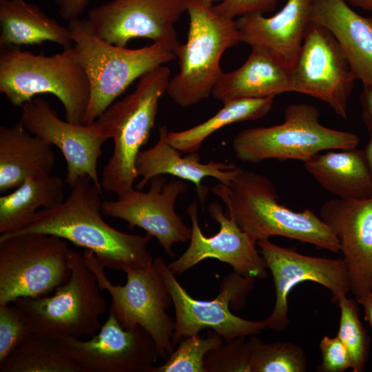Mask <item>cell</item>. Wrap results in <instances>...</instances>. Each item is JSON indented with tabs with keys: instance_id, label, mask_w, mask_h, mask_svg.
Wrapping results in <instances>:
<instances>
[{
	"instance_id": "4",
	"label": "cell",
	"mask_w": 372,
	"mask_h": 372,
	"mask_svg": "<svg viewBox=\"0 0 372 372\" xmlns=\"http://www.w3.org/2000/svg\"><path fill=\"white\" fill-rule=\"evenodd\" d=\"M0 93L13 106H20L41 94H51L62 103L66 121L83 124L90 87L74 46L45 56L1 48Z\"/></svg>"
},
{
	"instance_id": "41",
	"label": "cell",
	"mask_w": 372,
	"mask_h": 372,
	"mask_svg": "<svg viewBox=\"0 0 372 372\" xmlns=\"http://www.w3.org/2000/svg\"><path fill=\"white\" fill-rule=\"evenodd\" d=\"M364 152L367 163L372 174V134L370 135L369 141H368Z\"/></svg>"
},
{
	"instance_id": "27",
	"label": "cell",
	"mask_w": 372,
	"mask_h": 372,
	"mask_svg": "<svg viewBox=\"0 0 372 372\" xmlns=\"http://www.w3.org/2000/svg\"><path fill=\"white\" fill-rule=\"evenodd\" d=\"M65 183L61 177L52 174L28 176L12 192L1 196V235L22 229L40 209L64 202Z\"/></svg>"
},
{
	"instance_id": "25",
	"label": "cell",
	"mask_w": 372,
	"mask_h": 372,
	"mask_svg": "<svg viewBox=\"0 0 372 372\" xmlns=\"http://www.w3.org/2000/svg\"><path fill=\"white\" fill-rule=\"evenodd\" d=\"M307 172L326 191L344 200L372 197V174L364 150L331 149L304 163Z\"/></svg>"
},
{
	"instance_id": "36",
	"label": "cell",
	"mask_w": 372,
	"mask_h": 372,
	"mask_svg": "<svg viewBox=\"0 0 372 372\" xmlns=\"http://www.w3.org/2000/svg\"><path fill=\"white\" fill-rule=\"evenodd\" d=\"M277 4V0H223L213 6L216 14L227 19H234L236 17L260 12H271Z\"/></svg>"
},
{
	"instance_id": "9",
	"label": "cell",
	"mask_w": 372,
	"mask_h": 372,
	"mask_svg": "<svg viewBox=\"0 0 372 372\" xmlns=\"http://www.w3.org/2000/svg\"><path fill=\"white\" fill-rule=\"evenodd\" d=\"M83 256L100 289L110 295L109 312L125 329L142 327L153 338L159 358L166 360L174 350L172 339L175 320L166 311L173 300L154 260L146 268L127 271L126 283L120 285L107 278L105 267L92 251L85 249Z\"/></svg>"
},
{
	"instance_id": "23",
	"label": "cell",
	"mask_w": 372,
	"mask_h": 372,
	"mask_svg": "<svg viewBox=\"0 0 372 372\" xmlns=\"http://www.w3.org/2000/svg\"><path fill=\"white\" fill-rule=\"evenodd\" d=\"M250 54L238 69L223 72L211 95L223 103L241 98H265L292 92L291 70L273 52L251 46Z\"/></svg>"
},
{
	"instance_id": "29",
	"label": "cell",
	"mask_w": 372,
	"mask_h": 372,
	"mask_svg": "<svg viewBox=\"0 0 372 372\" xmlns=\"http://www.w3.org/2000/svg\"><path fill=\"white\" fill-rule=\"evenodd\" d=\"M0 372H81L57 340L32 333L0 362Z\"/></svg>"
},
{
	"instance_id": "38",
	"label": "cell",
	"mask_w": 372,
	"mask_h": 372,
	"mask_svg": "<svg viewBox=\"0 0 372 372\" xmlns=\"http://www.w3.org/2000/svg\"><path fill=\"white\" fill-rule=\"evenodd\" d=\"M360 101L362 120L371 135L372 134V86L363 85Z\"/></svg>"
},
{
	"instance_id": "1",
	"label": "cell",
	"mask_w": 372,
	"mask_h": 372,
	"mask_svg": "<svg viewBox=\"0 0 372 372\" xmlns=\"http://www.w3.org/2000/svg\"><path fill=\"white\" fill-rule=\"evenodd\" d=\"M70 187L64 202L40 209L25 227L8 235H54L92 251L105 268L125 273L146 268L153 262L148 251L152 236L125 233L108 225L101 216L103 191L88 176H81Z\"/></svg>"
},
{
	"instance_id": "8",
	"label": "cell",
	"mask_w": 372,
	"mask_h": 372,
	"mask_svg": "<svg viewBox=\"0 0 372 372\" xmlns=\"http://www.w3.org/2000/svg\"><path fill=\"white\" fill-rule=\"evenodd\" d=\"M319 119L315 106L291 104L285 110L283 123L239 132L232 140L234 154L239 161L251 163L269 159L304 163L322 152L358 147L357 134L327 127Z\"/></svg>"
},
{
	"instance_id": "2",
	"label": "cell",
	"mask_w": 372,
	"mask_h": 372,
	"mask_svg": "<svg viewBox=\"0 0 372 372\" xmlns=\"http://www.w3.org/2000/svg\"><path fill=\"white\" fill-rule=\"evenodd\" d=\"M211 192L256 244L278 236L340 252L338 240L320 217L310 209L294 211L279 203L275 185L262 174L240 169L228 185L220 183Z\"/></svg>"
},
{
	"instance_id": "7",
	"label": "cell",
	"mask_w": 372,
	"mask_h": 372,
	"mask_svg": "<svg viewBox=\"0 0 372 372\" xmlns=\"http://www.w3.org/2000/svg\"><path fill=\"white\" fill-rule=\"evenodd\" d=\"M70 275L53 295L19 298L14 304L32 333L58 340L92 336L101 329L100 317L107 311L96 278L83 255L71 249Z\"/></svg>"
},
{
	"instance_id": "6",
	"label": "cell",
	"mask_w": 372,
	"mask_h": 372,
	"mask_svg": "<svg viewBox=\"0 0 372 372\" xmlns=\"http://www.w3.org/2000/svg\"><path fill=\"white\" fill-rule=\"evenodd\" d=\"M189 24L187 39L175 54L179 72L169 81L167 93L178 105L187 107L209 97L223 72V53L240 41L234 19L221 17L206 0H184Z\"/></svg>"
},
{
	"instance_id": "21",
	"label": "cell",
	"mask_w": 372,
	"mask_h": 372,
	"mask_svg": "<svg viewBox=\"0 0 372 372\" xmlns=\"http://www.w3.org/2000/svg\"><path fill=\"white\" fill-rule=\"evenodd\" d=\"M166 125L159 127L158 139L152 147L141 150L137 155L135 167L141 180L134 186L142 190L151 178L158 175L169 174L194 184L198 198L205 203L208 190L203 185L206 177H212L228 185L241 168L232 163L209 161L203 163L197 152L182 156L181 152L168 141Z\"/></svg>"
},
{
	"instance_id": "16",
	"label": "cell",
	"mask_w": 372,
	"mask_h": 372,
	"mask_svg": "<svg viewBox=\"0 0 372 372\" xmlns=\"http://www.w3.org/2000/svg\"><path fill=\"white\" fill-rule=\"evenodd\" d=\"M187 188L180 178L167 182L163 175H158L149 180L147 192L134 187L116 200L103 201L102 213L126 221L130 228L143 229L158 240L167 256L173 257V245L187 242L191 238L192 228L175 210L178 196Z\"/></svg>"
},
{
	"instance_id": "3",
	"label": "cell",
	"mask_w": 372,
	"mask_h": 372,
	"mask_svg": "<svg viewBox=\"0 0 372 372\" xmlns=\"http://www.w3.org/2000/svg\"><path fill=\"white\" fill-rule=\"evenodd\" d=\"M171 71L158 66L143 74L135 90L113 103L93 123L114 142L113 152L103 167L101 185L117 197L134 188L135 163L154 128L159 101L167 92Z\"/></svg>"
},
{
	"instance_id": "30",
	"label": "cell",
	"mask_w": 372,
	"mask_h": 372,
	"mask_svg": "<svg viewBox=\"0 0 372 372\" xmlns=\"http://www.w3.org/2000/svg\"><path fill=\"white\" fill-rule=\"evenodd\" d=\"M251 372H305L307 360L303 348L290 342H263L254 335Z\"/></svg>"
},
{
	"instance_id": "40",
	"label": "cell",
	"mask_w": 372,
	"mask_h": 372,
	"mask_svg": "<svg viewBox=\"0 0 372 372\" xmlns=\"http://www.w3.org/2000/svg\"><path fill=\"white\" fill-rule=\"evenodd\" d=\"M353 7L366 11H372V0H346Z\"/></svg>"
},
{
	"instance_id": "32",
	"label": "cell",
	"mask_w": 372,
	"mask_h": 372,
	"mask_svg": "<svg viewBox=\"0 0 372 372\" xmlns=\"http://www.w3.org/2000/svg\"><path fill=\"white\" fill-rule=\"evenodd\" d=\"M223 342V337L214 331H208L205 338L199 334L182 338L165 362L154 366L151 372H205V355Z\"/></svg>"
},
{
	"instance_id": "26",
	"label": "cell",
	"mask_w": 372,
	"mask_h": 372,
	"mask_svg": "<svg viewBox=\"0 0 372 372\" xmlns=\"http://www.w3.org/2000/svg\"><path fill=\"white\" fill-rule=\"evenodd\" d=\"M0 47H20L55 43L68 48L74 42L71 32L48 17L34 3L24 0H0Z\"/></svg>"
},
{
	"instance_id": "19",
	"label": "cell",
	"mask_w": 372,
	"mask_h": 372,
	"mask_svg": "<svg viewBox=\"0 0 372 372\" xmlns=\"http://www.w3.org/2000/svg\"><path fill=\"white\" fill-rule=\"evenodd\" d=\"M320 218L339 241L348 269L350 291L361 304L372 279V197L325 202Z\"/></svg>"
},
{
	"instance_id": "20",
	"label": "cell",
	"mask_w": 372,
	"mask_h": 372,
	"mask_svg": "<svg viewBox=\"0 0 372 372\" xmlns=\"http://www.w3.org/2000/svg\"><path fill=\"white\" fill-rule=\"evenodd\" d=\"M313 0H287L282 9L266 17L250 12L236 21L240 42L264 46L292 70L311 23Z\"/></svg>"
},
{
	"instance_id": "33",
	"label": "cell",
	"mask_w": 372,
	"mask_h": 372,
	"mask_svg": "<svg viewBox=\"0 0 372 372\" xmlns=\"http://www.w3.org/2000/svg\"><path fill=\"white\" fill-rule=\"evenodd\" d=\"M254 335L241 336L223 342L205 357V372H251Z\"/></svg>"
},
{
	"instance_id": "34",
	"label": "cell",
	"mask_w": 372,
	"mask_h": 372,
	"mask_svg": "<svg viewBox=\"0 0 372 372\" xmlns=\"http://www.w3.org/2000/svg\"><path fill=\"white\" fill-rule=\"evenodd\" d=\"M31 333L21 311L14 304L0 306V362Z\"/></svg>"
},
{
	"instance_id": "14",
	"label": "cell",
	"mask_w": 372,
	"mask_h": 372,
	"mask_svg": "<svg viewBox=\"0 0 372 372\" xmlns=\"http://www.w3.org/2000/svg\"><path fill=\"white\" fill-rule=\"evenodd\" d=\"M256 245L271 273L275 287L273 309L263 320L266 329L282 331L288 327V296L300 282L311 281L326 287L335 303L350 291L348 269L343 258L304 255L296 249L276 245L269 239L260 240Z\"/></svg>"
},
{
	"instance_id": "28",
	"label": "cell",
	"mask_w": 372,
	"mask_h": 372,
	"mask_svg": "<svg viewBox=\"0 0 372 372\" xmlns=\"http://www.w3.org/2000/svg\"><path fill=\"white\" fill-rule=\"evenodd\" d=\"M275 97L241 98L227 101L216 114L203 123L183 131L169 132L168 141L182 153L197 152L204 141L222 127L264 117L271 110Z\"/></svg>"
},
{
	"instance_id": "35",
	"label": "cell",
	"mask_w": 372,
	"mask_h": 372,
	"mask_svg": "<svg viewBox=\"0 0 372 372\" xmlns=\"http://www.w3.org/2000/svg\"><path fill=\"white\" fill-rule=\"evenodd\" d=\"M319 349L322 360L316 366L317 371L343 372L351 367L349 352L338 336H323Z\"/></svg>"
},
{
	"instance_id": "10",
	"label": "cell",
	"mask_w": 372,
	"mask_h": 372,
	"mask_svg": "<svg viewBox=\"0 0 372 372\" xmlns=\"http://www.w3.org/2000/svg\"><path fill=\"white\" fill-rule=\"evenodd\" d=\"M68 242L43 233L0 236V306L47 296L70 275Z\"/></svg>"
},
{
	"instance_id": "37",
	"label": "cell",
	"mask_w": 372,
	"mask_h": 372,
	"mask_svg": "<svg viewBox=\"0 0 372 372\" xmlns=\"http://www.w3.org/2000/svg\"><path fill=\"white\" fill-rule=\"evenodd\" d=\"M59 8V15L65 20L79 18L86 9L90 0H52Z\"/></svg>"
},
{
	"instance_id": "12",
	"label": "cell",
	"mask_w": 372,
	"mask_h": 372,
	"mask_svg": "<svg viewBox=\"0 0 372 372\" xmlns=\"http://www.w3.org/2000/svg\"><path fill=\"white\" fill-rule=\"evenodd\" d=\"M356 77L332 34L311 21L291 70L292 92L328 104L343 119Z\"/></svg>"
},
{
	"instance_id": "11",
	"label": "cell",
	"mask_w": 372,
	"mask_h": 372,
	"mask_svg": "<svg viewBox=\"0 0 372 372\" xmlns=\"http://www.w3.org/2000/svg\"><path fill=\"white\" fill-rule=\"evenodd\" d=\"M154 263L166 284L175 309L172 339L174 348L182 338L198 335L205 329L219 333L225 342L238 337L258 335L266 329L263 320L251 321L238 317L229 309V306L236 310L245 307L256 278L234 271L223 279L219 293L214 299L200 300L189 294L163 258H156Z\"/></svg>"
},
{
	"instance_id": "13",
	"label": "cell",
	"mask_w": 372,
	"mask_h": 372,
	"mask_svg": "<svg viewBox=\"0 0 372 372\" xmlns=\"http://www.w3.org/2000/svg\"><path fill=\"white\" fill-rule=\"evenodd\" d=\"M185 11L184 0H110L91 8L87 19L109 43L126 47L132 39L145 38L176 53L180 43L174 24Z\"/></svg>"
},
{
	"instance_id": "43",
	"label": "cell",
	"mask_w": 372,
	"mask_h": 372,
	"mask_svg": "<svg viewBox=\"0 0 372 372\" xmlns=\"http://www.w3.org/2000/svg\"><path fill=\"white\" fill-rule=\"evenodd\" d=\"M371 292L372 293V279H371Z\"/></svg>"
},
{
	"instance_id": "15",
	"label": "cell",
	"mask_w": 372,
	"mask_h": 372,
	"mask_svg": "<svg viewBox=\"0 0 372 372\" xmlns=\"http://www.w3.org/2000/svg\"><path fill=\"white\" fill-rule=\"evenodd\" d=\"M57 341L81 372H151L159 358L153 338L142 327L125 329L110 312L91 339Z\"/></svg>"
},
{
	"instance_id": "22",
	"label": "cell",
	"mask_w": 372,
	"mask_h": 372,
	"mask_svg": "<svg viewBox=\"0 0 372 372\" xmlns=\"http://www.w3.org/2000/svg\"><path fill=\"white\" fill-rule=\"evenodd\" d=\"M311 21L332 34L356 79L372 86V18L359 14L346 0H313Z\"/></svg>"
},
{
	"instance_id": "39",
	"label": "cell",
	"mask_w": 372,
	"mask_h": 372,
	"mask_svg": "<svg viewBox=\"0 0 372 372\" xmlns=\"http://www.w3.org/2000/svg\"><path fill=\"white\" fill-rule=\"evenodd\" d=\"M364 310V319L367 321L372 330V293L370 292L360 304Z\"/></svg>"
},
{
	"instance_id": "17",
	"label": "cell",
	"mask_w": 372,
	"mask_h": 372,
	"mask_svg": "<svg viewBox=\"0 0 372 372\" xmlns=\"http://www.w3.org/2000/svg\"><path fill=\"white\" fill-rule=\"evenodd\" d=\"M21 122L32 134L51 146H56L67 163L65 183L71 187L83 176H88L101 190L98 161L103 145L109 140L94 123L75 124L61 119L46 100L34 97L21 105Z\"/></svg>"
},
{
	"instance_id": "42",
	"label": "cell",
	"mask_w": 372,
	"mask_h": 372,
	"mask_svg": "<svg viewBox=\"0 0 372 372\" xmlns=\"http://www.w3.org/2000/svg\"><path fill=\"white\" fill-rule=\"evenodd\" d=\"M206 1L213 3L214 1H218V0H206ZM220 1H223V0H220Z\"/></svg>"
},
{
	"instance_id": "5",
	"label": "cell",
	"mask_w": 372,
	"mask_h": 372,
	"mask_svg": "<svg viewBox=\"0 0 372 372\" xmlns=\"http://www.w3.org/2000/svg\"><path fill=\"white\" fill-rule=\"evenodd\" d=\"M67 27L90 82L85 125L93 123L136 79L176 59L175 53L161 43L137 49L109 43L94 34L87 19L69 21Z\"/></svg>"
},
{
	"instance_id": "18",
	"label": "cell",
	"mask_w": 372,
	"mask_h": 372,
	"mask_svg": "<svg viewBox=\"0 0 372 372\" xmlns=\"http://www.w3.org/2000/svg\"><path fill=\"white\" fill-rule=\"evenodd\" d=\"M208 211L211 218L219 224V231L212 236H205L198 223V204H190L187 207L192 223L189 245L180 257L167 264L169 269L174 274L181 273L205 259L214 258L229 265L242 276L265 278L267 267L256 247V243L224 213L219 203H211Z\"/></svg>"
},
{
	"instance_id": "31",
	"label": "cell",
	"mask_w": 372,
	"mask_h": 372,
	"mask_svg": "<svg viewBox=\"0 0 372 372\" xmlns=\"http://www.w3.org/2000/svg\"><path fill=\"white\" fill-rule=\"evenodd\" d=\"M337 304L340 311L337 336L349 352L353 372H361L368 360L370 340L360 321L357 302L345 296Z\"/></svg>"
},
{
	"instance_id": "24",
	"label": "cell",
	"mask_w": 372,
	"mask_h": 372,
	"mask_svg": "<svg viewBox=\"0 0 372 372\" xmlns=\"http://www.w3.org/2000/svg\"><path fill=\"white\" fill-rule=\"evenodd\" d=\"M51 145L30 133L21 122L0 127V192L18 187L28 176L52 174Z\"/></svg>"
}]
</instances>
